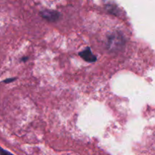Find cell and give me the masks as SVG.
I'll return each mask as SVG.
<instances>
[{"label": "cell", "instance_id": "cell-1", "mask_svg": "<svg viewBox=\"0 0 155 155\" xmlns=\"http://www.w3.org/2000/svg\"><path fill=\"white\" fill-rule=\"evenodd\" d=\"M107 44L110 49H117L124 44V38L119 33H113L109 37Z\"/></svg>", "mask_w": 155, "mask_h": 155}, {"label": "cell", "instance_id": "cell-2", "mask_svg": "<svg viewBox=\"0 0 155 155\" xmlns=\"http://www.w3.org/2000/svg\"><path fill=\"white\" fill-rule=\"evenodd\" d=\"M40 15L44 19L50 21V22H54L59 19L60 14L55 11L51 10H45L40 12Z\"/></svg>", "mask_w": 155, "mask_h": 155}, {"label": "cell", "instance_id": "cell-3", "mask_svg": "<svg viewBox=\"0 0 155 155\" xmlns=\"http://www.w3.org/2000/svg\"><path fill=\"white\" fill-rule=\"evenodd\" d=\"M80 56L86 61L88 62H95L96 61V56L92 54L90 48H86L83 51L80 52Z\"/></svg>", "mask_w": 155, "mask_h": 155}, {"label": "cell", "instance_id": "cell-4", "mask_svg": "<svg viewBox=\"0 0 155 155\" xmlns=\"http://www.w3.org/2000/svg\"><path fill=\"white\" fill-rule=\"evenodd\" d=\"M0 155H14V154H11L10 152L5 151V150H4L3 148H2L1 147H0Z\"/></svg>", "mask_w": 155, "mask_h": 155}, {"label": "cell", "instance_id": "cell-5", "mask_svg": "<svg viewBox=\"0 0 155 155\" xmlns=\"http://www.w3.org/2000/svg\"><path fill=\"white\" fill-rule=\"evenodd\" d=\"M15 80V78H13V79H12V80H5V81H3V82H4V83H9V82L13 81V80Z\"/></svg>", "mask_w": 155, "mask_h": 155}]
</instances>
